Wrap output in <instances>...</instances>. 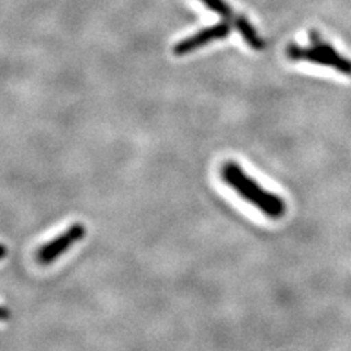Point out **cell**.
<instances>
[{"instance_id": "cell-1", "label": "cell", "mask_w": 351, "mask_h": 351, "mask_svg": "<svg viewBox=\"0 0 351 351\" xmlns=\"http://www.w3.org/2000/svg\"><path fill=\"white\" fill-rule=\"evenodd\" d=\"M221 176L230 188L269 218H281L284 215L285 204L281 197L262 189V186L249 178V174L241 170L236 162H226Z\"/></svg>"}, {"instance_id": "cell-2", "label": "cell", "mask_w": 351, "mask_h": 351, "mask_svg": "<svg viewBox=\"0 0 351 351\" xmlns=\"http://www.w3.org/2000/svg\"><path fill=\"white\" fill-rule=\"evenodd\" d=\"M312 44L307 47L289 46L287 56L291 60L309 62L321 66L334 68L335 71L351 76V60L339 54L331 44H328L317 37L312 38Z\"/></svg>"}, {"instance_id": "cell-3", "label": "cell", "mask_w": 351, "mask_h": 351, "mask_svg": "<svg viewBox=\"0 0 351 351\" xmlns=\"http://www.w3.org/2000/svg\"><path fill=\"white\" fill-rule=\"evenodd\" d=\"M86 230L82 224H73L68 230L54 237L49 243L43 245L40 250L37 252V261L41 265H50L56 259H59L64 252H68L75 243H78L80 240L85 237Z\"/></svg>"}, {"instance_id": "cell-4", "label": "cell", "mask_w": 351, "mask_h": 351, "mask_svg": "<svg viewBox=\"0 0 351 351\" xmlns=\"http://www.w3.org/2000/svg\"><path fill=\"white\" fill-rule=\"evenodd\" d=\"M228 34H230V25L226 24V22H221V24L205 28L188 38H183L173 47V53L176 56H186V54L193 53L197 49L206 46V44L228 37Z\"/></svg>"}, {"instance_id": "cell-5", "label": "cell", "mask_w": 351, "mask_h": 351, "mask_svg": "<svg viewBox=\"0 0 351 351\" xmlns=\"http://www.w3.org/2000/svg\"><path fill=\"white\" fill-rule=\"evenodd\" d=\"M233 25L237 28L243 40L249 44V47H252L254 50H263V47H265V43H263V40L258 34V31L254 28V25L250 24L247 18L236 15Z\"/></svg>"}, {"instance_id": "cell-6", "label": "cell", "mask_w": 351, "mask_h": 351, "mask_svg": "<svg viewBox=\"0 0 351 351\" xmlns=\"http://www.w3.org/2000/svg\"><path fill=\"white\" fill-rule=\"evenodd\" d=\"M201 2L211 10V12L219 15L224 19H228V21H234L236 18V14L232 10V8H230L226 0H201Z\"/></svg>"}, {"instance_id": "cell-7", "label": "cell", "mask_w": 351, "mask_h": 351, "mask_svg": "<svg viewBox=\"0 0 351 351\" xmlns=\"http://www.w3.org/2000/svg\"><path fill=\"white\" fill-rule=\"evenodd\" d=\"M8 317H9V311L0 306V321H6Z\"/></svg>"}, {"instance_id": "cell-8", "label": "cell", "mask_w": 351, "mask_h": 351, "mask_svg": "<svg viewBox=\"0 0 351 351\" xmlns=\"http://www.w3.org/2000/svg\"><path fill=\"white\" fill-rule=\"evenodd\" d=\"M6 254H8L6 246H5V245H2V243H0V261H2V259L6 256Z\"/></svg>"}]
</instances>
